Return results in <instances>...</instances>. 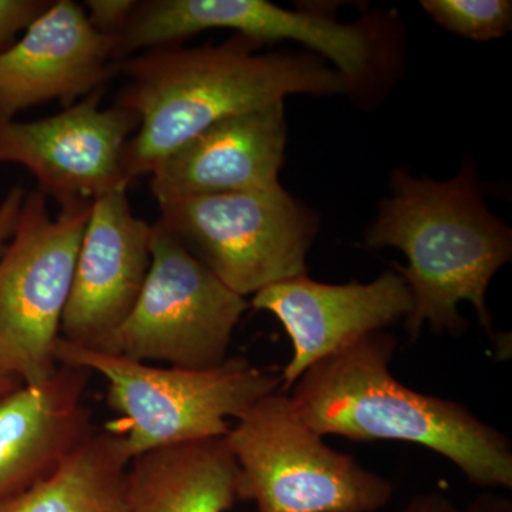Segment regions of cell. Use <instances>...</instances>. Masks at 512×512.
Segmentation results:
<instances>
[{
    "instance_id": "cell-1",
    "label": "cell",
    "mask_w": 512,
    "mask_h": 512,
    "mask_svg": "<svg viewBox=\"0 0 512 512\" xmlns=\"http://www.w3.org/2000/svg\"><path fill=\"white\" fill-rule=\"evenodd\" d=\"M259 46L235 35L220 46L157 47L121 60L127 83L117 106L138 119L124 151L128 183L225 117L289 94H335L348 86L315 57L256 53Z\"/></svg>"
},
{
    "instance_id": "cell-2",
    "label": "cell",
    "mask_w": 512,
    "mask_h": 512,
    "mask_svg": "<svg viewBox=\"0 0 512 512\" xmlns=\"http://www.w3.org/2000/svg\"><path fill=\"white\" fill-rule=\"evenodd\" d=\"M396 336L377 332L309 367L288 394L320 436L404 441L456 464L478 487L512 488V446L464 404L410 389L390 372Z\"/></svg>"
},
{
    "instance_id": "cell-3",
    "label": "cell",
    "mask_w": 512,
    "mask_h": 512,
    "mask_svg": "<svg viewBox=\"0 0 512 512\" xmlns=\"http://www.w3.org/2000/svg\"><path fill=\"white\" fill-rule=\"evenodd\" d=\"M366 244L400 249L409 261L392 265L412 295L404 320L412 342L426 325L436 333L463 332L461 302L473 305L481 326L493 332L488 285L511 261L512 234L485 205L473 165L448 181L394 171L392 197L380 204Z\"/></svg>"
},
{
    "instance_id": "cell-4",
    "label": "cell",
    "mask_w": 512,
    "mask_h": 512,
    "mask_svg": "<svg viewBox=\"0 0 512 512\" xmlns=\"http://www.w3.org/2000/svg\"><path fill=\"white\" fill-rule=\"evenodd\" d=\"M57 363L96 372L107 382V402L133 460L157 448L228 434L252 404L281 390L278 373L229 356L210 369L158 367L128 357L79 348L60 339Z\"/></svg>"
},
{
    "instance_id": "cell-5",
    "label": "cell",
    "mask_w": 512,
    "mask_h": 512,
    "mask_svg": "<svg viewBox=\"0 0 512 512\" xmlns=\"http://www.w3.org/2000/svg\"><path fill=\"white\" fill-rule=\"evenodd\" d=\"M238 464V500L258 512H377L394 485L303 423L288 394L262 397L225 436Z\"/></svg>"
},
{
    "instance_id": "cell-6",
    "label": "cell",
    "mask_w": 512,
    "mask_h": 512,
    "mask_svg": "<svg viewBox=\"0 0 512 512\" xmlns=\"http://www.w3.org/2000/svg\"><path fill=\"white\" fill-rule=\"evenodd\" d=\"M92 205H67L53 218L45 194H26L0 254V372L22 384L45 382L60 366V328Z\"/></svg>"
},
{
    "instance_id": "cell-7",
    "label": "cell",
    "mask_w": 512,
    "mask_h": 512,
    "mask_svg": "<svg viewBox=\"0 0 512 512\" xmlns=\"http://www.w3.org/2000/svg\"><path fill=\"white\" fill-rule=\"evenodd\" d=\"M248 308L247 299L222 284L158 220L143 291L99 352L210 369L228 359L234 330Z\"/></svg>"
},
{
    "instance_id": "cell-8",
    "label": "cell",
    "mask_w": 512,
    "mask_h": 512,
    "mask_svg": "<svg viewBox=\"0 0 512 512\" xmlns=\"http://www.w3.org/2000/svg\"><path fill=\"white\" fill-rule=\"evenodd\" d=\"M158 205L168 231L242 298L306 274L318 221L282 185Z\"/></svg>"
},
{
    "instance_id": "cell-9",
    "label": "cell",
    "mask_w": 512,
    "mask_h": 512,
    "mask_svg": "<svg viewBox=\"0 0 512 512\" xmlns=\"http://www.w3.org/2000/svg\"><path fill=\"white\" fill-rule=\"evenodd\" d=\"M103 93L96 90L46 119L0 120V163L25 167L60 207L127 191L124 151L138 119L120 106L101 109Z\"/></svg>"
},
{
    "instance_id": "cell-10",
    "label": "cell",
    "mask_w": 512,
    "mask_h": 512,
    "mask_svg": "<svg viewBox=\"0 0 512 512\" xmlns=\"http://www.w3.org/2000/svg\"><path fill=\"white\" fill-rule=\"evenodd\" d=\"M228 29L262 45L293 40L336 66L346 83L357 82L370 63V39L359 26L328 16L293 12L266 0H147L137 2L117 37V60L136 52L177 46L205 30Z\"/></svg>"
},
{
    "instance_id": "cell-11",
    "label": "cell",
    "mask_w": 512,
    "mask_h": 512,
    "mask_svg": "<svg viewBox=\"0 0 512 512\" xmlns=\"http://www.w3.org/2000/svg\"><path fill=\"white\" fill-rule=\"evenodd\" d=\"M151 234L153 224L134 215L126 190L93 201L63 313L64 342L100 350L120 328L146 284Z\"/></svg>"
},
{
    "instance_id": "cell-12",
    "label": "cell",
    "mask_w": 512,
    "mask_h": 512,
    "mask_svg": "<svg viewBox=\"0 0 512 512\" xmlns=\"http://www.w3.org/2000/svg\"><path fill=\"white\" fill-rule=\"evenodd\" d=\"M249 306L272 313L291 339L292 357L281 373V392L288 393L315 363L406 320L413 301L402 276L386 271L369 284L329 285L295 276L256 292Z\"/></svg>"
},
{
    "instance_id": "cell-13",
    "label": "cell",
    "mask_w": 512,
    "mask_h": 512,
    "mask_svg": "<svg viewBox=\"0 0 512 512\" xmlns=\"http://www.w3.org/2000/svg\"><path fill=\"white\" fill-rule=\"evenodd\" d=\"M116 46L73 0L50 3L22 39L0 52V120L47 101L66 109L104 89L119 72Z\"/></svg>"
},
{
    "instance_id": "cell-14",
    "label": "cell",
    "mask_w": 512,
    "mask_h": 512,
    "mask_svg": "<svg viewBox=\"0 0 512 512\" xmlns=\"http://www.w3.org/2000/svg\"><path fill=\"white\" fill-rule=\"evenodd\" d=\"M284 101L225 117L168 154L150 174L158 204L268 190L284 164Z\"/></svg>"
},
{
    "instance_id": "cell-15",
    "label": "cell",
    "mask_w": 512,
    "mask_h": 512,
    "mask_svg": "<svg viewBox=\"0 0 512 512\" xmlns=\"http://www.w3.org/2000/svg\"><path fill=\"white\" fill-rule=\"evenodd\" d=\"M90 372L60 365L0 397V508L52 477L93 436Z\"/></svg>"
},
{
    "instance_id": "cell-16",
    "label": "cell",
    "mask_w": 512,
    "mask_h": 512,
    "mask_svg": "<svg viewBox=\"0 0 512 512\" xmlns=\"http://www.w3.org/2000/svg\"><path fill=\"white\" fill-rule=\"evenodd\" d=\"M127 512H227L238 503V464L225 437L157 448L131 460Z\"/></svg>"
},
{
    "instance_id": "cell-17",
    "label": "cell",
    "mask_w": 512,
    "mask_h": 512,
    "mask_svg": "<svg viewBox=\"0 0 512 512\" xmlns=\"http://www.w3.org/2000/svg\"><path fill=\"white\" fill-rule=\"evenodd\" d=\"M130 463L120 434L96 430L52 477L0 512H127Z\"/></svg>"
},
{
    "instance_id": "cell-18",
    "label": "cell",
    "mask_w": 512,
    "mask_h": 512,
    "mask_svg": "<svg viewBox=\"0 0 512 512\" xmlns=\"http://www.w3.org/2000/svg\"><path fill=\"white\" fill-rule=\"evenodd\" d=\"M421 6L441 28L467 39H498L510 32V0H424Z\"/></svg>"
},
{
    "instance_id": "cell-19",
    "label": "cell",
    "mask_w": 512,
    "mask_h": 512,
    "mask_svg": "<svg viewBox=\"0 0 512 512\" xmlns=\"http://www.w3.org/2000/svg\"><path fill=\"white\" fill-rule=\"evenodd\" d=\"M47 0H0V52L15 43V37L42 15Z\"/></svg>"
},
{
    "instance_id": "cell-20",
    "label": "cell",
    "mask_w": 512,
    "mask_h": 512,
    "mask_svg": "<svg viewBox=\"0 0 512 512\" xmlns=\"http://www.w3.org/2000/svg\"><path fill=\"white\" fill-rule=\"evenodd\" d=\"M84 5H86L84 8L87 9V18L93 28L97 32L117 40V37L126 28L137 2L134 0H89Z\"/></svg>"
},
{
    "instance_id": "cell-21",
    "label": "cell",
    "mask_w": 512,
    "mask_h": 512,
    "mask_svg": "<svg viewBox=\"0 0 512 512\" xmlns=\"http://www.w3.org/2000/svg\"><path fill=\"white\" fill-rule=\"evenodd\" d=\"M25 197L26 192L22 187H13L0 204V254L13 237Z\"/></svg>"
},
{
    "instance_id": "cell-22",
    "label": "cell",
    "mask_w": 512,
    "mask_h": 512,
    "mask_svg": "<svg viewBox=\"0 0 512 512\" xmlns=\"http://www.w3.org/2000/svg\"><path fill=\"white\" fill-rule=\"evenodd\" d=\"M399 512H461L447 495L430 491L414 495Z\"/></svg>"
},
{
    "instance_id": "cell-23",
    "label": "cell",
    "mask_w": 512,
    "mask_h": 512,
    "mask_svg": "<svg viewBox=\"0 0 512 512\" xmlns=\"http://www.w3.org/2000/svg\"><path fill=\"white\" fill-rule=\"evenodd\" d=\"M461 512H512V501L504 495L483 493Z\"/></svg>"
},
{
    "instance_id": "cell-24",
    "label": "cell",
    "mask_w": 512,
    "mask_h": 512,
    "mask_svg": "<svg viewBox=\"0 0 512 512\" xmlns=\"http://www.w3.org/2000/svg\"><path fill=\"white\" fill-rule=\"evenodd\" d=\"M20 386H22V383H20L16 377L0 372V397L13 392V390L18 389Z\"/></svg>"
}]
</instances>
